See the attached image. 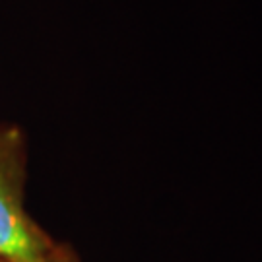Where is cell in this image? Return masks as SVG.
Wrapping results in <instances>:
<instances>
[{
	"label": "cell",
	"instance_id": "1",
	"mask_svg": "<svg viewBox=\"0 0 262 262\" xmlns=\"http://www.w3.org/2000/svg\"><path fill=\"white\" fill-rule=\"evenodd\" d=\"M28 144L16 124H0V262H80L26 208Z\"/></svg>",
	"mask_w": 262,
	"mask_h": 262
}]
</instances>
